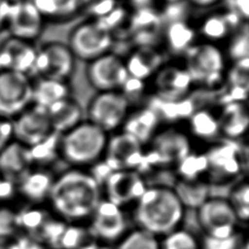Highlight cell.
Returning <instances> with one entry per match:
<instances>
[{
	"label": "cell",
	"mask_w": 249,
	"mask_h": 249,
	"mask_svg": "<svg viewBox=\"0 0 249 249\" xmlns=\"http://www.w3.org/2000/svg\"><path fill=\"white\" fill-rule=\"evenodd\" d=\"M53 208L68 219L93 213L100 201L99 184L90 173L69 170L53 181L49 195Z\"/></svg>",
	"instance_id": "cell-1"
},
{
	"label": "cell",
	"mask_w": 249,
	"mask_h": 249,
	"mask_svg": "<svg viewBox=\"0 0 249 249\" xmlns=\"http://www.w3.org/2000/svg\"><path fill=\"white\" fill-rule=\"evenodd\" d=\"M182 217L183 205L168 188L146 189L135 211V219L141 229L153 235L170 233Z\"/></svg>",
	"instance_id": "cell-2"
},
{
	"label": "cell",
	"mask_w": 249,
	"mask_h": 249,
	"mask_svg": "<svg viewBox=\"0 0 249 249\" xmlns=\"http://www.w3.org/2000/svg\"><path fill=\"white\" fill-rule=\"evenodd\" d=\"M181 58L194 89L213 91L224 85L228 58L218 44L197 40Z\"/></svg>",
	"instance_id": "cell-3"
},
{
	"label": "cell",
	"mask_w": 249,
	"mask_h": 249,
	"mask_svg": "<svg viewBox=\"0 0 249 249\" xmlns=\"http://www.w3.org/2000/svg\"><path fill=\"white\" fill-rule=\"evenodd\" d=\"M109 134L89 121H82L60 134L59 155L70 164H94L104 156Z\"/></svg>",
	"instance_id": "cell-4"
},
{
	"label": "cell",
	"mask_w": 249,
	"mask_h": 249,
	"mask_svg": "<svg viewBox=\"0 0 249 249\" xmlns=\"http://www.w3.org/2000/svg\"><path fill=\"white\" fill-rule=\"evenodd\" d=\"M148 145L150 149L145 152V162L149 169L177 163L192 152L188 131L180 129L177 124L161 125Z\"/></svg>",
	"instance_id": "cell-5"
},
{
	"label": "cell",
	"mask_w": 249,
	"mask_h": 249,
	"mask_svg": "<svg viewBox=\"0 0 249 249\" xmlns=\"http://www.w3.org/2000/svg\"><path fill=\"white\" fill-rule=\"evenodd\" d=\"M114 38L95 19L89 18L76 25L70 32L68 44L75 59L89 62L112 51Z\"/></svg>",
	"instance_id": "cell-6"
},
{
	"label": "cell",
	"mask_w": 249,
	"mask_h": 249,
	"mask_svg": "<svg viewBox=\"0 0 249 249\" xmlns=\"http://www.w3.org/2000/svg\"><path fill=\"white\" fill-rule=\"evenodd\" d=\"M130 109L120 90L98 91L89 102L88 121L111 134L122 128Z\"/></svg>",
	"instance_id": "cell-7"
},
{
	"label": "cell",
	"mask_w": 249,
	"mask_h": 249,
	"mask_svg": "<svg viewBox=\"0 0 249 249\" xmlns=\"http://www.w3.org/2000/svg\"><path fill=\"white\" fill-rule=\"evenodd\" d=\"M104 157V162L113 171H144V146L122 129L109 134Z\"/></svg>",
	"instance_id": "cell-8"
},
{
	"label": "cell",
	"mask_w": 249,
	"mask_h": 249,
	"mask_svg": "<svg viewBox=\"0 0 249 249\" xmlns=\"http://www.w3.org/2000/svg\"><path fill=\"white\" fill-rule=\"evenodd\" d=\"M32 104V83L27 74L0 71V118L17 117Z\"/></svg>",
	"instance_id": "cell-9"
},
{
	"label": "cell",
	"mask_w": 249,
	"mask_h": 249,
	"mask_svg": "<svg viewBox=\"0 0 249 249\" xmlns=\"http://www.w3.org/2000/svg\"><path fill=\"white\" fill-rule=\"evenodd\" d=\"M239 140L221 139L213 142L205 153L210 175L215 181L234 177L245 164L246 156L242 155L243 151L248 148Z\"/></svg>",
	"instance_id": "cell-10"
},
{
	"label": "cell",
	"mask_w": 249,
	"mask_h": 249,
	"mask_svg": "<svg viewBox=\"0 0 249 249\" xmlns=\"http://www.w3.org/2000/svg\"><path fill=\"white\" fill-rule=\"evenodd\" d=\"M150 94L166 100L187 97L194 89L183 64L166 61L148 82Z\"/></svg>",
	"instance_id": "cell-11"
},
{
	"label": "cell",
	"mask_w": 249,
	"mask_h": 249,
	"mask_svg": "<svg viewBox=\"0 0 249 249\" xmlns=\"http://www.w3.org/2000/svg\"><path fill=\"white\" fill-rule=\"evenodd\" d=\"M86 74L89 85L97 92L120 90L129 77L124 57L113 52L88 62Z\"/></svg>",
	"instance_id": "cell-12"
},
{
	"label": "cell",
	"mask_w": 249,
	"mask_h": 249,
	"mask_svg": "<svg viewBox=\"0 0 249 249\" xmlns=\"http://www.w3.org/2000/svg\"><path fill=\"white\" fill-rule=\"evenodd\" d=\"M125 30L133 48L162 44L163 22L157 7L130 10Z\"/></svg>",
	"instance_id": "cell-13"
},
{
	"label": "cell",
	"mask_w": 249,
	"mask_h": 249,
	"mask_svg": "<svg viewBox=\"0 0 249 249\" xmlns=\"http://www.w3.org/2000/svg\"><path fill=\"white\" fill-rule=\"evenodd\" d=\"M75 57L66 44L50 42L37 51L33 71L42 78L67 81L71 76Z\"/></svg>",
	"instance_id": "cell-14"
},
{
	"label": "cell",
	"mask_w": 249,
	"mask_h": 249,
	"mask_svg": "<svg viewBox=\"0 0 249 249\" xmlns=\"http://www.w3.org/2000/svg\"><path fill=\"white\" fill-rule=\"evenodd\" d=\"M12 123L16 141L28 148L39 144L53 132L47 109L35 104L27 107Z\"/></svg>",
	"instance_id": "cell-15"
},
{
	"label": "cell",
	"mask_w": 249,
	"mask_h": 249,
	"mask_svg": "<svg viewBox=\"0 0 249 249\" xmlns=\"http://www.w3.org/2000/svg\"><path fill=\"white\" fill-rule=\"evenodd\" d=\"M197 215L201 229L207 232V235L225 238L233 234L237 217L231 204L225 199H207L198 208Z\"/></svg>",
	"instance_id": "cell-16"
},
{
	"label": "cell",
	"mask_w": 249,
	"mask_h": 249,
	"mask_svg": "<svg viewBox=\"0 0 249 249\" xmlns=\"http://www.w3.org/2000/svg\"><path fill=\"white\" fill-rule=\"evenodd\" d=\"M7 22L13 37L30 42L40 35L44 18L32 0H18L12 2Z\"/></svg>",
	"instance_id": "cell-17"
},
{
	"label": "cell",
	"mask_w": 249,
	"mask_h": 249,
	"mask_svg": "<svg viewBox=\"0 0 249 249\" xmlns=\"http://www.w3.org/2000/svg\"><path fill=\"white\" fill-rule=\"evenodd\" d=\"M243 22L247 21H243L233 11L225 8L204 16L196 29L197 37H201V40L218 44L227 41Z\"/></svg>",
	"instance_id": "cell-18"
},
{
	"label": "cell",
	"mask_w": 249,
	"mask_h": 249,
	"mask_svg": "<svg viewBox=\"0 0 249 249\" xmlns=\"http://www.w3.org/2000/svg\"><path fill=\"white\" fill-rule=\"evenodd\" d=\"M166 53L161 47H136L124 57L129 77L149 82L166 62Z\"/></svg>",
	"instance_id": "cell-19"
},
{
	"label": "cell",
	"mask_w": 249,
	"mask_h": 249,
	"mask_svg": "<svg viewBox=\"0 0 249 249\" xmlns=\"http://www.w3.org/2000/svg\"><path fill=\"white\" fill-rule=\"evenodd\" d=\"M36 53L29 41L11 37L0 44V70L27 74L33 71Z\"/></svg>",
	"instance_id": "cell-20"
},
{
	"label": "cell",
	"mask_w": 249,
	"mask_h": 249,
	"mask_svg": "<svg viewBox=\"0 0 249 249\" xmlns=\"http://www.w3.org/2000/svg\"><path fill=\"white\" fill-rule=\"evenodd\" d=\"M109 201L120 206L138 198L146 191L145 183L134 170L113 171L105 181Z\"/></svg>",
	"instance_id": "cell-21"
},
{
	"label": "cell",
	"mask_w": 249,
	"mask_h": 249,
	"mask_svg": "<svg viewBox=\"0 0 249 249\" xmlns=\"http://www.w3.org/2000/svg\"><path fill=\"white\" fill-rule=\"evenodd\" d=\"M32 163L30 149L18 141L9 142L0 151V175L13 184L30 170Z\"/></svg>",
	"instance_id": "cell-22"
},
{
	"label": "cell",
	"mask_w": 249,
	"mask_h": 249,
	"mask_svg": "<svg viewBox=\"0 0 249 249\" xmlns=\"http://www.w3.org/2000/svg\"><path fill=\"white\" fill-rule=\"evenodd\" d=\"M160 126L161 123L157 113L144 104L130 109L121 129L145 146L149 144Z\"/></svg>",
	"instance_id": "cell-23"
},
{
	"label": "cell",
	"mask_w": 249,
	"mask_h": 249,
	"mask_svg": "<svg viewBox=\"0 0 249 249\" xmlns=\"http://www.w3.org/2000/svg\"><path fill=\"white\" fill-rule=\"evenodd\" d=\"M197 40L196 29L188 19L171 21L163 25L162 49L169 55L182 57Z\"/></svg>",
	"instance_id": "cell-24"
},
{
	"label": "cell",
	"mask_w": 249,
	"mask_h": 249,
	"mask_svg": "<svg viewBox=\"0 0 249 249\" xmlns=\"http://www.w3.org/2000/svg\"><path fill=\"white\" fill-rule=\"evenodd\" d=\"M124 217L118 205L111 201H99L93 211L92 228L95 234L106 240H114L124 231Z\"/></svg>",
	"instance_id": "cell-25"
},
{
	"label": "cell",
	"mask_w": 249,
	"mask_h": 249,
	"mask_svg": "<svg viewBox=\"0 0 249 249\" xmlns=\"http://www.w3.org/2000/svg\"><path fill=\"white\" fill-rule=\"evenodd\" d=\"M145 104L157 113L161 124H178L179 122H187L190 116L197 108L196 103L191 94L176 100L161 99L150 94Z\"/></svg>",
	"instance_id": "cell-26"
},
{
	"label": "cell",
	"mask_w": 249,
	"mask_h": 249,
	"mask_svg": "<svg viewBox=\"0 0 249 249\" xmlns=\"http://www.w3.org/2000/svg\"><path fill=\"white\" fill-rule=\"evenodd\" d=\"M221 136L229 140H239L249 124L246 102H231L220 107L218 112Z\"/></svg>",
	"instance_id": "cell-27"
},
{
	"label": "cell",
	"mask_w": 249,
	"mask_h": 249,
	"mask_svg": "<svg viewBox=\"0 0 249 249\" xmlns=\"http://www.w3.org/2000/svg\"><path fill=\"white\" fill-rule=\"evenodd\" d=\"M51 126L53 132L63 134L83 121V110L80 103L68 96L47 108Z\"/></svg>",
	"instance_id": "cell-28"
},
{
	"label": "cell",
	"mask_w": 249,
	"mask_h": 249,
	"mask_svg": "<svg viewBox=\"0 0 249 249\" xmlns=\"http://www.w3.org/2000/svg\"><path fill=\"white\" fill-rule=\"evenodd\" d=\"M188 133L197 140L215 142L221 136L218 112L211 107H199L187 120Z\"/></svg>",
	"instance_id": "cell-29"
},
{
	"label": "cell",
	"mask_w": 249,
	"mask_h": 249,
	"mask_svg": "<svg viewBox=\"0 0 249 249\" xmlns=\"http://www.w3.org/2000/svg\"><path fill=\"white\" fill-rule=\"evenodd\" d=\"M53 181L52 174L45 169L28 170L18 182V191L31 201H41L50 195Z\"/></svg>",
	"instance_id": "cell-30"
},
{
	"label": "cell",
	"mask_w": 249,
	"mask_h": 249,
	"mask_svg": "<svg viewBox=\"0 0 249 249\" xmlns=\"http://www.w3.org/2000/svg\"><path fill=\"white\" fill-rule=\"evenodd\" d=\"M70 96L65 81L40 77L32 84V104L48 108L52 104Z\"/></svg>",
	"instance_id": "cell-31"
},
{
	"label": "cell",
	"mask_w": 249,
	"mask_h": 249,
	"mask_svg": "<svg viewBox=\"0 0 249 249\" xmlns=\"http://www.w3.org/2000/svg\"><path fill=\"white\" fill-rule=\"evenodd\" d=\"M44 18L68 20L80 11V0H32Z\"/></svg>",
	"instance_id": "cell-32"
},
{
	"label": "cell",
	"mask_w": 249,
	"mask_h": 249,
	"mask_svg": "<svg viewBox=\"0 0 249 249\" xmlns=\"http://www.w3.org/2000/svg\"><path fill=\"white\" fill-rule=\"evenodd\" d=\"M182 205H187L190 209L199 208L209 195V186L195 181H179L173 191Z\"/></svg>",
	"instance_id": "cell-33"
},
{
	"label": "cell",
	"mask_w": 249,
	"mask_h": 249,
	"mask_svg": "<svg viewBox=\"0 0 249 249\" xmlns=\"http://www.w3.org/2000/svg\"><path fill=\"white\" fill-rule=\"evenodd\" d=\"M225 54L231 62L249 57V30L248 21L243 22L227 39Z\"/></svg>",
	"instance_id": "cell-34"
},
{
	"label": "cell",
	"mask_w": 249,
	"mask_h": 249,
	"mask_svg": "<svg viewBox=\"0 0 249 249\" xmlns=\"http://www.w3.org/2000/svg\"><path fill=\"white\" fill-rule=\"evenodd\" d=\"M59 140L60 134L53 131L42 142L29 148L32 161L44 164L51 162L57 159L58 157H60Z\"/></svg>",
	"instance_id": "cell-35"
},
{
	"label": "cell",
	"mask_w": 249,
	"mask_h": 249,
	"mask_svg": "<svg viewBox=\"0 0 249 249\" xmlns=\"http://www.w3.org/2000/svg\"><path fill=\"white\" fill-rule=\"evenodd\" d=\"M208 163L205 154L191 152L188 156L177 162V171L184 181H195L200 174L207 171Z\"/></svg>",
	"instance_id": "cell-36"
},
{
	"label": "cell",
	"mask_w": 249,
	"mask_h": 249,
	"mask_svg": "<svg viewBox=\"0 0 249 249\" xmlns=\"http://www.w3.org/2000/svg\"><path fill=\"white\" fill-rule=\"evenodd\" d=\"M120 91L125 97L131 109L144 105L150 95L148 82L132 77L126 79Z\"/></svg>",
	"instance_id": "cell-37"
},
{
	"label": "cell",
	"mask_w": 249,
	"mask_h": 249,
	"mask_svg": "<svg viewBox=\"0 0 249 249\" xmlns=\"http://www.w3.org/2000/svg\"><path fill=\"white\" fill-rule=\"evenodd\" d=\"M129 13H130L129 8L124 6L123 3H120L116 8H114L107 15H105L102 18H96L95 20L104 29L108 30L113 35L117 31L125 27L128 17H129Z\"/></svg>",
	"instance_id": "cell-38"
},
{
	"label": "cell",
	"mask_w": 249,
	"mask_h": 249,
	"mask_svg": "<svg viewBox=\"0 0 249 249\" xmlns=\"http://www.w3.org/2000/svg\"><path fill=\"white\" fill-rule=\"evenodd\" d=\"M17 213V226L29 231L30 233L38 232L44 223L49 219L47 214L39 209L21 210Z\"/></svg>",
	"instance_id": "cell-39"
},
{
	"label": "cell",
	"mask_w": 249,
	"mask_h": 249,
	"mask_svg": "<svg viewBox=\"0 0 249 249\" xmlns=\"http://www.w3.org/2000/svg\"><path fill=\"white\" fill-rule=\"evenodd\" d=\"M118 249H159L155 235L141 230L128 234Z\"/></svg>",
	"instance_id": "cell-40"
},
{
	"label": "cell",
	"mask_w": 249,
	"mask_h": 249,
	"mask_svg": "<svg viewBox=\"0 0 249 249\" xmlns=\"http://www.w3.org/2000/svg\"><path fill=\"white\" fill-rule=\"evenodd\" d=\"M120 3V0H80V11H83L90 19L104 17Z\"/></svg>",
	"instance_id": "cell-41"
},
{
	"label": "cell",
	"mask_w": 249,
	"mask_h": 249,
	"mask_svg": "<svg viewBox=\"0 0 249 249\" xmlns=\"http://www.w3.org/2000/svg\"><path fill=\"white\" fill-rule=\"evenodd\" d=\"M91 242L89 241V234L81 228H66L58 246L63 249H84Z\"/></svg>",
	"instance_id": "cell-42"
},
{
	"label": "cell",
	"mask_w": 249,
	"mask_h": 249,
	"mask_svg": "<svg viewBox=\"0 0 249 249\" xmlns=\"http://www.w3.org/2000/svg\"><path fill=\"white\" fill-rule=\"evenodd\" d=\"M162 249H197V243L192 233L183 230L168 233Z\"/></svg>",
	"instance_id": "cell-43"
},
{
	"label": "cell",
	"mask_w": 249,
	"mask_h": 249,
	"mask_svg": "<svg viewBox=\"0 0 249 249\" xmlns=\"http://www.w3.org/2000/svg\"><path fill=\"white\" fill-rule=\"evenodd\" d=\"M65 229L66 227L61 222L53 221L49 218L37 233L39 237L46 243L53 246H57Z\"/></svg>",
	"instance_id": "cell-44"
},
{
	"label": "cell",
	"mask_w": 249,
	"mask_h": 249,
	"mask_svg": "<svg viewBox=\"0 0 249 249\" xmlns=\"http://www.w3.org/2000/svg\"><path fill=\"white\" fill-rule=\"evenodd\" d=\"M232 208L236 217L246 220L249 215V188L247 184H243L234 190L231 194Z\"/></svg>",
	"instance_id": "cell-45"
},
{
	"label": "cell",
	"mask_w": 249,
	"mask_h": 249,
	"mask_svg": "<svg viewBox=\"0 0 249 249\" xmlns=\"http://www.w3.org/2000/svg\"><path fill=\"white\" fill-rule=\"evenodd\" d=\"M17 229V213L10 208L0 207V238H10Z\"/></svg>",
	"instance_id": "cell-46"
},
{
	"label": "cell",
	"mask_w": 249,
	"mask_h": 249,
	"mask_svg": "<svg viewBox=\"0 0 249 249\" xmlns=\"http://www.w3.org/2000/svg\"><path fill=\"white\" fill-rule=\"evenodd\" d=\"M239 240L234 233L229 237L216 238L205 235L203 238V249H237Z\"/></svg>",
	"instance_id": "cell-47"
},
{
	"label": "cell",
	"mask_w": 249,
	"mask_h": 249,
	"mask_svg": "<svg viewBox=\"0 0 249 249\" xmlns=\"http://www.w3.org/2000/svg\"><path fill=\"white\" fill-rule=\"evenodd\" d=\"M226 8L233 11L243 21H248L249 0H229Z\"/></svg>",
	"instance_id": "cell-48"
},
{
	"label": "cell",
	"mask_w": 249,
	"mask_h": 249,
	"mask_svg": "<svg viewBox=\"0 0 249 249\" xmlns=\"http://www.w3.org/2000/svg\"><path fill=\"white\" fill-rule=\"evenodd\" d=\"M13 136V123L8 119L0 118V151L10 142Z\"/></svg>",
	"instance_id": "cell-49"
},
{
	"label": "cell",
	"mask_w": 249,
	"mask_h": 249,
	"mask_svg": "<svg viewBox=\"0 0 249 249\" xmlns=\"http://www.w3.org/2000/svg\"><path fill=\"white\" fill-rule=\"evenodd\" d=\"M17 249H44L42 244L35 238L22 236L15 240Z\"/></svg>",
	"instance_id": "cell-50"
},
{
	"label": "cell",
	"mask_w": 249,
	"mask_h": 249,
	"mask_svg": "<svg viewBox=\"0 0 249 249\" xmlns=\"http://www.w3.org/2000/svg\"><path fill=\"white\" fill-rule=\"evenodd\" d=\"M159 0H126L129 10H137L147 7H156V2Z\"/></svg>",
	"instance_id": "cell-51"
},
{
	"label": "cell",
	"mask_w": 249,
	"mask_h": 249,
	"mask_svg": "<svg viewBox=\"0 0 249 249\" xmlns=\"http://www.w3.org/2000/svg\"><path fill=\"white\" fill-rule=\"evenodd\" d=\"M11 4L12 2H10L9 0H0V27L5 22H7Z\"/></svg>",
	"instance_id": "cell-52"
},
{
	"label": "cell",
	"mask_w": 249,
	"mask_h": 249,
	"mask_svg": "<svg viewBox=\"0 0 249 249\" xmlns=\"http://www.w3.org/2000/svg\"><path fill=\"white\" fill-rule=\"evenodd\" d=\"M14 184L4 180L0 175V198H6L13 193Z\"/></svg>",
	"instance_id": "cell-53"
},
{
	"label": "cell",
	"mask_w": 249,
	"mask_h": 249,
	"mask_svg": "<svg viewBox=\"0 0 249 249\" xmlns=\"http://www.w3.org/2000/svg\"><path fill=\"white\" fill-rule=\"evenodd\" d=\"M191 7H196L200 9L210 8L218 4L221 0H186Z\"/></svg>",
	"instance_id": "cell-54"
},
{
	"label": "cell",
	"mask_w": 249,
	"mask_h": 249,
	"mask_svg": "<svg viewBox=\"0 0 249 249\" xmlns=\"http://www.w3.org/2000/svg\"><path fill=\"white\" fill-rule=\"evenodd\" d=\"M0 249H17L15 240L11 238H0Z\"/></svg>",
	"instance_id": "cell-55"
}]
</instances>
